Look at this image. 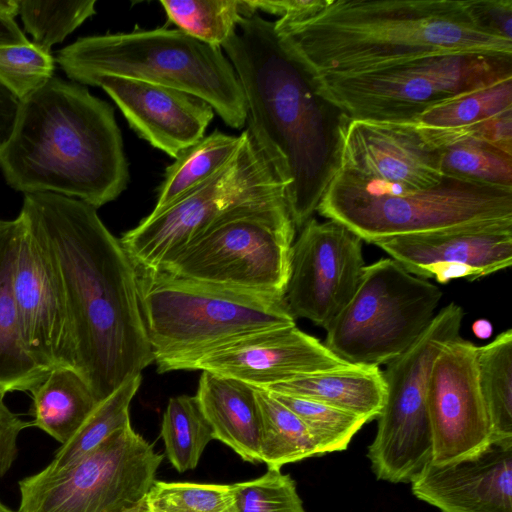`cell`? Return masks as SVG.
I'll return each mask as SVG.
<instances>
[{
  "label": "cell",
  "mask_w": 512,
  "mask_h": 512,
  "mask_svg": "<svg viewBox=\"0 0 512 512\" xmlns=\"http://www.w3.org/2000/svg\"><path fill=\"white\" fill-rule=\"evenodd\" d=\"M20 214L61 281L75 370L99 402L154 362L137 269L93 206L63 195L24 194Z\"/></svg>",
  "instance_id": "6da1fadb"
},
{
  "label": "cell",
  "mask_w": 512,
  "mask_h": 512,
  "mask_svg": "<svg viewBox=\"0 0 512 512\" xmlns=\"http://www.w3.org/2000/svg\"><path fill=\"white\" fill-rule=\"evenodd\" d=\"M241 85L246 129L286 189L296 229L317 212L342 166L349 117L273 21L242 17L222 45Z\"/></svg>",
  "instance_id": "7a4b0ae2"
},
{
  "label": "cell",
  "mask_w": 512,
  "mask_h": 512,
  "mask_svg": "<svg viewBox=\"0 0 512 512\" xmlns=\"http://www.w3.org/2000/svg\"><path fill=\"white\" fill-rule=\"evenodd\" d=\"M0 168L19 192L55 193L96 209L115 200L129 179L113 107L58 77L20 101Z\"/></svg>",
  "instance_id": "3957f363"
},
{
  "label": "cell",
  "mask_w": 512,
  "mask_h": 512,
  "mask_svg": "<svg viewBox=\"0 0 512 512\" xmlns=\"http://www.w3.org/2000/svg\"><path fill=\"white\" fill-rule=\"evenodd\" d=\"M318 75H352L451 53L512 55L479 28L465 0H330L297 23L274 21Z\"/></svg>",
  "instance_id": "277c9868"
},
{
  "label": "cell",
  "mask_w": 512,
  "mask_h": 512,
  "mask_svg": "<svg viewBox=\"0 0 512 512\" xmlns=\"http://www.w3.org/2000/svg\"><path fill=\"white\" fill-rule=\"evenodd\" d=\"M56 61L80 84L108 75L167 86L203 99L232 128L246 123L244 94L222 48L179 29L81 37L61 49Z\"/></svg>",
  "instance_id": "5b68a950"
},
{
  "label": "cell",
  "mask_w": 512,
  "mask_h": 512,
  "mask_svg": "<svg viewBox=\"0 0 512 512\" xmlns=\"http://www.w3.org/2000/svg\"><path fill=\"white\" fill-rule=\"evenodd\" d=\"M317 212L374 244L396 236L512 220V188L443 175L432 187L408 189L341 169Z\"/></svg>",
  "instance_id": "8992f818"
},
{
  "label": "cell",
  "mask_w": 512,
  "mask_h": 512,
  "mask_svg": "<svg viewBox=\"0 0 512 512\" xmlns=\"http://www.w3.org/2000/svg\"><path fill=\"white\" fill-rule=\"evenodd\" d=\"M154 362L195 355L245 334L295 325L284 296L136 267Z\"/></svg>",
  "instance_id": "52a82bcc"
},
{
  "label": "cell",
  "mask_w": 512,
  "mask_h": 512,
  "mask_svg": "<svg viewBox=\"0 0 512 512\" xmlns=\"http://www.w3.org/2000/svg\"><path fill=\"white\" fill-rule=\"evenodd\" d=\"M512 78V55L436 54L352 75H319L350 120L414 123L429 108Z\"/></svg>",
  "instance_id": "ba28073f"
},
{
  "label": "cell",
  "mask_w": 512,
  "mask_h": 512,
  "mask_svg": "<svg viewBox=\"0 0 512 512\" xmlns=\"http://www.w3.org/2000/svg\"><path fill=\"white\" fill-rule=\"evenodd\" d=\"M295 226L286 203L236 208L162 268L182 277L284 296Z\"/></svg>",
  "instance_id": "9c48e42d"
},
{
  "label": "cell",
  "mask_w": 512,
  "mask_h": 512,
  "mask_svg": "<svg viewBox=\"0 0 512 512\" xmlns=\"http://www.w3.org/2000/svg\"><path fill=\"white\" fill-rule=\"evenodd\" d=\"M440 288L392 258L365 266L360 284L326 329L324 344L342 360L388 364L404 353L436 315Z\"/></svg>",
  "instance_id": "30bf717a"
},
{
  "label": "cell",
  "mask_w": 512,
  "mask_h": 512,
  "mask_svg": "<svg viewBox=\"0 0 512 512\" xmlns=\"http://www.w3.org/2000/svg\"><path fill=\"white\" fill-rule=\"evenodd\" d=\"M234 157L216 174L119 239L136 267L160 269L228 212L286 203V189L247 130Z\"/></svg>",
  "instance_id": "8fae6325"
},
{
  "label": "cell",
  "mask_w": 512,
  "mask_h": 512,
  "mask_svg": "<svg viewBox=\"0 0 512 512\" xmlns=\"http://www.w3.org/2000/svg\"><path fill=\"white\" fill-rule=\"evenodd\" d=\"M464 317L454 302L436 313L419 338L387 364L386 397L368 458L378 480L408 483L432 460L427 383L441 349L457 338Z\"/></svg>",
  "instance_id": "7c38bea8"
},
{
  "label": "cell",
  "mask_w": 512,
  "mask_h": 512,
  "mask_svg": "<svg viewBox=\"0 0 512 512\" xmlns=\"http://www.w3.org/2000/svg\"><path fill=\"white\" fill-rule=\"evenodd\" d=\"M162 460L130 423L70 467L20 480L17 512H144Z\"/></svg>",
  "instance_id": "4fadbf2b"
},
{
  "label": "cell",
  "mask_w": 512,
  "mask_h": 512,
  "mask_svg": "<svg viewBox=\"0 0 512 512\" xmlns=\"http://www.w3.org/2000/svg\"><path fill=\"white\" fill-rule=\"evenodd\" d=\"M364 268L362 240L355 233L312 217L291 246L284 293L291 315L326 330L354 296Z\"/></svg>",
  "instance_id": "5bb4252c"
},
{
  "label": "cell",
  "mask_w": 512,
  "mask_h": 512,
  "mask_svg": "<svg viewBox=\"0 0 512 512\" xmlns=\"http://www.w3.org/2000/svg\"><path fill=\"white\" fill-rule=\"evenodd\" d=\"M156 364L159 373L208 371L263 389L301 376L353 365L296 325L245 334L195 355Z\"/></svg>",
  "instance_id": "9a60e30c"
},
{
  "label": "cell",
  "mask_w": 512,
  "mask_h": 512,
  "mask_svg": "<svg viewBox=\"0 0 512 512\" xmlns=\"http://www.w3.org/2000/svg\"><path fill=\"white\" fill-rule=\"evenodd\" d=\"M477 353L478 346L458 336L441 349L433 362L427 383L433 463L473 455L492 441Z\"/></svg>",
  "instance_id": "2e32d148"
},
{
  "label": "cell",
  "mask_w": 512,
  "mask_h": 512,
  "mask_svg": "<svg viewBox=\"0 0 512 512\" xmlns=\"http://www.w3.org/2000/svg\"><path fill=\"white\" fill-rule=\"evenodd\" d=\"M17 218L12 284L24 347L45 373L59 367L75 370V347L61 281L20 213Z\"/></svg>",
  "instance_id": "e0dca14e"
},
{
  "label": "cell",
  "mask_w": 512,
  "mask_h": 512,
  "mask_svg": "<svg viewBox=\"0 0 512 512\" xmlns=\"http://www.w3.org/2000/svg\"><path fill=\"white\" fill-rule=\"evenodd\" d=\"M374 245L417 277L440 284L475 280L511 266L512 220L396 236Z\"/></svg>",
  "instance_id": "ac0fdd59"
},
{
  "label": "cell",
  "mask_w": 512,
  "mask_h": 512,
  "mask_svg": "<svg viewBox=\"0 0 512 512\" xmlns=\"http://www.w3.org/2000/svg\"><path fill=\"white\" fill-rule=\"evenodd\" d=\"M91 86L111 97L139 137L174 159L205 136L215 115L203 99L167 86L108 75Z\"/></svg>",
  "instance_id": "d6986e66"
},
{
  "label": "cell",
  "mask_w": 512,
  "mask_h": 512,
  "mask_svg": "<svg viewBox=\"0 0 512 512\" xmlns=\"http://www.w3.org/2000/svg\"><path fill=\"white\" fill-rule=\"evenodd\" d=\"M341 169L408 189L432 187L443 177L439 152L416 123L351 120Z\"/></svg>",
  "instance_id": "ffe728a7"
},
{
  "label": "cell",
  "mask_w": 512,
  "mask_h": 512,
  "mask_svg": "<svg viewBox=\"0 0 512 512\" xmlns=\"http://www.w3.org/2000/svg\"><path fill=\"white\" fill-rule=\"evenodd\" d=\"M411 483L418 499L441 512H512V438L451 462H429Z\"/></svg>",
  "instance_id": "44dd1931"
},
{
  "label": "cell",
  "mask_w": 512,
  "mask_h": 512,
  "mask_svg": "<svg viewBox=\"0 0 512 512\" xmlns=\"http://www.w3.org/2000/svg\"><path fill=\"white\" fill-rule=\"evenodd\" d=\"M195 396L211 426L213 439L226 444L242 460L259 462L261 414L255 387L202 371Z\"/></svg>",
  "instance_id": "7402d4cb"
},
{
  "label": "cell",
  "mask_w": 512,
  "mask_h": 512,
  "mask_svg": "<svg viewBox=\"0 0 512 512\" xmlns=\"http://www.w3.org/2000/svg\"><path fill=\"white\" fill-rule=\"evenodd\" d=\"M266 390L318 401L364 418L377 419L386 397L383 372L378 366L351 365L271 385Z\"/></svg>",
  "instance_id": "603a6c76"
},
{
  "label": "cell",
  "mask_w": 512,
  "mask_h": 512,
  "mask_svg": "<svg viewBox=\"0 0 512 512\" xmlns=\"http://www.w3.org/2000/svg\"><path fill=\"white\" fill-rule=\"evenodd\" d=\"M18 218L0 219V390L29 392L48 373L28 355L20 333L12 284Z\"/></svg>",
  "instance_id": "cb8c5ba5"
},
{
  "label": "cell",
  "mask_w": 512,
  "mask_h": 512,
  "mask_svg": "<svg viewBox=\"0 0 512 512\" xmlns=\"http://www.w3.org/2000/svg\"><path fill=\"white\" fill-rule=\"evenodd\" d=\"M29 393L34 416L31 426L61 444L76 434L100 403L82 376L67 367L51 370Z\"/></svg>",
  "instance_id": "d4e9b609"
},
{
  "label": "cell",
  "mask_w": 512,
  "mask_h": 512,
  "mask_svg": "<svg viewBox=\"0 0 512 512\" xmlns=\"http://www.w3.org/2000/svg\"><path fill=\"white\" fill-rule=\"evenodd\" d=\"M244 134L215 130L182 151L164 173L152 212L167 207L220 171L236 154Z\"/></svg>",
  "instance_id": "484cf974"
},
{
  "label": "cell",
  "mask_w": 512,
  "mask_h": 512,
  "mask_svg": "<svg viewBox=\"0 0 512 512\" xmlns=\"http://www.w3.org/2000/svg\"><path fill=\"white\" fill-rule=\"evenodd\" d=\"M260 408V461L268 468L321 455L301 419L266 389L255 387Z\"/></svg>",
  "instance_id": "4316f807"
},
{
  "label": "cell",
  "mask_w": 512,
  "mask_h": 512,
  "mask_svg": "<svg viewBox=\"0 0 512 512\" xmlns=\"http://www.w3.org/2000/svg\"><path fill=\"white\" fill-rule=\"evenodd\" d=\"M477 364L492 440L512 438V330L478 346Z\"/></svg>",
  "instance_id": "83f0119b"
},
{
  "label": "cell",
  "mask_w": 512,
  "mask_h": 512,
  "mask_svg": "<svg viewBox=\"0 0 512 512\" xmlns=\"http://www.w3.org/2000/svg\"><path fill=\"white\" fill-rule=\"evenodd\" d=\"M138 375L102 400L76 434L62 444L53 460L43 469L57 472L66 469L93 451L115 431L130 424L129 407L141 385Z\"/></svg>",
  "instance_id": "f1b7e54d"
},
{
  "label": "cell",
  "mask_w": 512,
  "mask_h": 512,
  "mask_svg": "<svg viewBox=\"0 0 512 512\" xmlns=\"http://www.w3.org/2000/svg\"><path fill=\"white\" fill-rule=\"evenodd\" d=\"M161 436L166 456L180 473L194 469L213 432L196 396L181 395L169 399L163 414Z\"/></svg>",
  "instance_id": "f546056e"
},
{
  "label": "cell",
  "mask_w": 512,
  "mask_h": 512,
  "mask_svg": "<svg viewBox=\"0 0 512 512\" xmlns=\"http://www.w3.org/2000/svg\"><path fill=\"white\" fill-rule=\"evenodd\" d=\"M160 4L179 30L219 48L234 33L242 17L252 15L245 0H165Z\"/></svg>",
  "instance_id": "4dcf8cb0"
},
{
  "label": "cell",
  "mask_w": 512,
  "mask_h": 512,
  "mask_svg": "<svg viewBox=\"0 0 512 512\" xmlns=\"http://www.w3.org/2000/svg\"><path fill=\"white\" fill-rule=\"evenodd\" d=\"M436 149L442 175L512 188V154L471 138L459 139Z\"/></svg>",
  "instance_id": "1f68e13d"
},
{
  "label": "cell",
  "mask_w": 512,
  "mask_h": 512,
  "mask_svg": "<svg viewBox=\"0 0 512 512\" xmlns=\"http://www.w3.org/2000/svg\"><path fill=\"white\" fill-rule=\"evenodd\" d=\"M512 108V78H508L433 106L414 123L423 128L457 129Z\"/></svg>",
  "instance_id": "d6a6232c"
},
{
  "label": "cell",
  "mask_w": 512,
  "mask_h": 512,
  "mask_svg": "<svg viewBox=\"0 0 512 512\" xmlns=\"http://www.w3.org/2000/svg\"><path fill=\"white\" fill-rule=\"evenodd\" d=\"M18 14L35 45L50 52L86 19L96 13L95 0H17Z\"/></svg>",
  "instance_id": "836d02e7"
},
{
  "label": "cell",
  "mask_w": 512,
  "mask_h": 512,
  "mask_svg": "<svg viewBox=\"0 0 512 512\" xmlns=\"http://www.w3.org/2000/svg\"><path fill=\"white\" fill-rule=\"evenodd\" d=\"M271 393L301 419L321 455L347 449L354 435L367 423L362 417L318 401Z\"/></svg>",
  "instance_id": "e575fe53"
},
{
  "label": "cell",
  "mask_w": 512,
  "mask_h": 512,
  "mask_svg": "<svg viewBox=\"0 0 512 512\" xmlns=\"http://www.w3.org/2000/svg\"><path fill=\"white\" fill-rule=\"evenodd\" d=\"M144 512H238L232 485L191 482L153 483Z\"/></svg>",
  "instance_id": "d590c367"
},
{
  "label": "cell",
  "mask_w": 512,
  "mask_h": 512,
  "mask_svg": "<svg viewBox=\"0 0 512 512\" xmlns=\"http://www.w3.org/2000/svg\"><path fill=\"white\" fill-rule=\"evenodd\" d=\"M53 72L51 53L31 41L0 47V82L20 101L42 87Z\"/></svg>",
  "instance_id": "8d00e7d4"
},
{
  "label": "cell",
  "mask_w": 512,
  "mask_h": 512,
  "mask_svg": "<svg viewBox=\"0 0 512 512\" xmlns=\"http://www.w3.org/2000/svg\"><path fill=\"white\" fill-rule=\"evenodd\" d=\"M232 486L238 512H306L295 481L280 469Z\"/></svg>",
  "instance_id": "74e56055"
},
{
  "label": "cell",
  "mask_w": 512,
  "mask_h": 512,
  "mask_svg": "<svg viewBox=\"0 0 512 512\" xmlns=\"http://www.w3.org/2000/svg\"><path fill=\"white\" fill-rule=\"evenodd\" d=\"M418 127L425 140L435 149L459 139L471 138L486 142L512 154V108L462 128L432 129Z\"/></svg>",
  "instance_id": "f35d334b"
},
{
  "label": "cell",
  "mask_w": 512,
  "mask_h": 512,
  "mask_svg": "<svg viewBox=\"0 0 512 512\" xmlns=\"http://www.w3.org/2000/svg\"><path fill=\"white\" fill-rule=\"evenodd\" d=\"M465 4L479 28L512 41V0H465Z\"/></svg>",
  "instance_id": "ab89813d"
},
{
  "label": "cell",
  "mask_w": 512,
  "mask_h": 512,
  "mask_svg": "<svg viewBox=\"0 0 512 512\" xmlns=\"http://www.w3.org/2000/svg\"><path fill=\"white\" fill-rule=\"evenodd\" d=\"M330 0H246L252 13L262 11L279 16L282 23L302 22L322 11Z\"/></svg>",
  "instance_id": "60d3db41"
},
{
  "label": "cell",
  "mask_w": 512,
  "mask_h": 512,
  "mask_svg": "<svg viewBox=\"0 0 512 512\" xmlns=\"http://www.w3.org/2000/svg\"><path fill=\"white\" fill-rule=\"evenodd\" d=\"M5 395L0 390V479L16 459L21 431L31 426V422L22 420L8 408L4 401Z\"/></svg>",
  "instance_id": "b9f144b4"
},
{
  "label": "cell",
  "mask_w": 512,
  "mask_h": 512,
  "mask_svg": "<svg viewBox=\"0 0 512 512\" xmlns=\"http://www.w3.org/2000/svg\"><path fill=\"white\" fill-rule=\"evenodd\" d=\"M18 15L17 0H0V47L24 45L30 41L14 17Z\"/></svg>",
  "instance_id": "7bdbcfd3"
},
{
  "label": "cell",
  "mask_w": 512,
  "mask_h": 512,
  "mask_svg": "<svg viewBox=\"0 0 512 512\" xmlns=\"http://www.w3.org/2000/svg\"><path fill=\"white\" fill-rule=\"evenodd\" d=\"M19 107L20 100L0 82V150L13 132Z\"/></svg>",
  "instance_id": "ee69618b"
},
{
  "label": "cell",
  "mask_w": 512,
  "mask_h": 512,
  "mask_svg": "<svg viewBox=\"0 0 512 512\" xmlns=\"http://www.w3.org/2000/svg\"><path fill=\"white\" fill-rule=\"evenodd\" d=\"M472 331L479 339H488L491 337L493 327L490 321L486 319H478L472 324Z\"/></svg>",
  "instance_id": "f6af8a7d"
},
{
  "label": "cell",
  "mask_w": 512,
  "mask_h": 512,
  "mask_svg": "<svg viewBox=\"0 0 512 512\" xmlns=\"http://www.w3.org/2000/svg\"><path fill=\"white\" fill-rule=\"evenodd\" d=\"M0 512H15V511L11 510L10 508H8L7 506H5V505L0 501Z\"/></svg>",
  "instance_id": "bcb514c9"
}]
</instances>
